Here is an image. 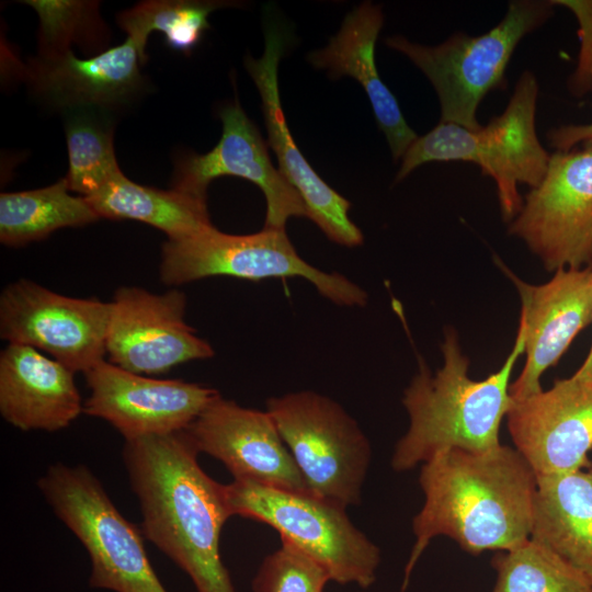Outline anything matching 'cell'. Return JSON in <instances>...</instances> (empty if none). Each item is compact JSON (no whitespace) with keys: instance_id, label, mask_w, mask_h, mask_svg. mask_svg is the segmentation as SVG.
Returning a JSON list of instances; mask_svg holds the SVG:
<instances>
[{"instance_id":"1","label":"cell","mask_w":592,"mask_h":592,"mask_svg":"<svg viewBox=\"0 0 592 592\" xmlns=\"http://www.w3.org/2000/svg\"><path fill=\"white\" fill-rule=\"evenodd\" d=\"M187 432L125 441L123 460L141 512V533L197 592H236L219 537L230 517L224 485L200 466Z\"/></svg>"},{"instance_id":"2","label":"cell","mask_w":592,"mask_h":592,"mask_svg":"<svg viewBox=\"0 0 592 592\" xmlns=\"http://www.w3.org/2000/svg\"><path fill=\"white\" fill-rule=\"evenodd\" d=\"M419 482L425 499L413 519L406 577L435 536H448L473 555L530 539L536 476L517 449L445 451L422 465Z\"/></svg>"},{"instance_id":"3","label":"cell","mask_w":592,"mask_h":592,"mask_svg":"<svg viewBox=\"0 0 592 592\" xmlns=\"http://www.w3.org/2000/svg\"><path fill=\"white\" fill-rule=\"evenodd\" d=\"M441 349L443 366L432 374L419 357L418 373L403 392L410 423L391 457L396 471L409 470L445 451L482 453L501 445L500 424L512 405L510 378L524 353L522 331L517 330L501 368L482 380L469 378V360L455 330L445 331Z\"/></svg>"},{"instance_id":"4","label":"cell","mask_w":592,"mask_h":592,"mask_svg":"<svg viewBox=\"0 0 592 592\" xmlns=\"http://www.w3.org/2000/svg\"><path fill=\"white\" fill-rule=\"evenodd\" d=\"M537 96L535 75L524 71L505 110L487 125L469 129L440 122L418 137L401 158L396 181L429 162L475 163L493 179L502 218L510 223L523 205L519 185L536 187L550 158L536 133Z\"/></svg>"},{"instance_id":"5","label":"cell","mask_w":592,"mask_h":592,"mask_svg":"<svg viewBox=\"0 0 592 592\" xmlns=\"http://www.w3.org/2000/svg\"><path fill=\"white\" fill-rule=\"evenodd\" d=\"M554 7L551 0L511 1L504 18L486 33L469 36L458 32L436 46L412 43L403 36L385 42L430 80L440 101V122L477 129L481 126L476 115L480 102L504 84L516 46L550 18Z\"/></svg>"},{"instance_id":"6","label":"cell","mask_w":592,"mask_h":592,"mask_svg":"<svg viewBox=\"0 0 592 592\" xmlns=\"http://www.w3.org/2000/svg\"><path fill=\"white\" fill-rule=\"evenodd\" d=\"M230 516L265 523L282 540L318 562L330 580L369 588L379 548L349 519L346 508L309 491L298 492L234 480L224 485Z\"/></svg>"},{"instance_id":"7","label":"cell","mask_w":592,"mask_h":592,"mask_svg":"<svg viewBox=\"0 0 592 592\" xmlns=\"http://www.w3.org/2000/svg\"><path fill=\"white\" fill-rule=\"evenodd\" d=\"M37 485L55 515L86 548L91 588L168 592L149 561L143 533L122 515L88 467L53 464Z\"/></svg>"},{"instance_id":"8","label":"cell","mask_w":592,"mask_h":592,"mask_svg":"<svg viewBox=\"0 0 592 592\" xmlns=\"http://www.w3.org/2000/svg\"><path fill=\"white\" fill-rule=\"evenodd\" d=\"M160 280L169 286L213 276L248 281L299 277L335 305L364 307L367 293L337 272H326L306 262L285 229L263 228L250 235H229L213 225L162 244Z\"/></svg>"},{"instance_id":"9","label":"cell","mask_w":592,"mask_h":592,"mask_svg":"<svg viewBox=\"0 0 592 592\" xmlns=\"http://www.w3.org/2000/svg\"><path fill=\"white\" fill-rule=\"evenodd\" d=\"M265 405L308 490L345 508L358 504L372 451L356 420L311 390L272 397Z\"/></svg>"},{"instance_id":"10","label":"cell","mask_w":592,"mask_h":592,"mask_svg":"<svg viewBox=\"0 0 592 592\" xmlns=\"http://www.w3.org/2000/svg\"><path fill=\"white\" fill-rule=\"evenodd\" d=\"M509 234L522 239L547 271L592 265V143L550 153Z\"/></svg>"},{"instance_id":"11","label":"cell","mask_w":592,"mask_h":592,"mask_svg":"<svg viewBox=\"0 0 592 592\" xmlns=\"http://www.w3.org/2000/svg\"><path fill=\"white\" fill-rule=\"evenodd\" d=\"M111 303L75 298L20 278L0 296V337L83 374L105 360Z\"/></svg>"},{"instance_id":"12","label":"cell","mask_w":592,"mask_h":592,"mask_svg":"<svg viewBox=\"0 0 592 592\" xmlns=\"http://www.w3.org/2000/svg\"><path fill=\"white\" fill-rule=\"evenodd\" d=\"M111 303L106 354L112 364L152 376L195 360L213 357V346L185 320L186 296L174 288L153 294L136 286L116 289Z\"/></svg>"},{"instance_id":"13","label":"cell","mask_w":592,"mask_h":592,"mask_svg":"<svg viewBox=\"0 0 592 592\" xmlns=\"http://www.w3.org/2000/svg\"><path fill=\"white\" fill-rule=\"evenodd\" d=\"M89 397L83 412L109 422L125 439L186 430L220 394L181 379H161L101 361L84 373Z\"/></svg>"},{"instance_id":"14","label":"cell","mask_w":592,"mask_h":592,"mask_svg":"<svg viewBox=\"0 0 592 592\" xmlns=\"http://www.w3.org/2000/svg\"><path fill=\"white\" fill-rule=\"evenodd\" d=\"M498 265L519 291L522 310L519 329L526 361L510 396L520 400L542 390L540 377L555 366L577 334L592 323V265L559 269L540 285L517 277L500 260Z\"/></svg>"},{"instance_id":"15","label":"cell","mask_w":592,"mask_h":592,"mask_svg":"<svg viewBox=\"0 0 592 592\" xmlns=\"http://www.w3.org/2000/svg\"><path fill=\"white\" fill-rule=\"evenodd\" d=\"M223 133L208 152L183 153L174 164L172 189L207 201L208 184L221 175L246 179L258 185L266 201L264 228L285 229L292 217H307L305 205L271 162L257 128L236 100L219 111Z\"/></svg>"},{"instance_id":"16","label":"cell","mask_w":592,"mask_h":592,"mask_svg":"<svg viewBox=\"0 0 592 592\" xmlns=\"http://www.w3.org/2000/svg\"><path fill=\"white\" fill-rule=\"evenodd\" d=\"M516 449L535 476L569 474L588 466L592 448V384L574 376L548 390L513 400L506 414Z\"/></svg>"},{"instance_id":"17","label":"cell","mask_w":592,"mask_h":592,"mask_svg":"<svg viewBox=\"0 0 592 592\" xmlns=\"http://www.w3.org/2000/svg\"><path fill=\"white\" fill-rule=\"evenodd\" d=\"M185 431L197 451L223 463L234 480L309 491L266 410L244 408L219 395Z\"/></svg>"},{"instance_id":"18","label":"cell","mask_w":592,"mask_h":592,"mask_svg":"<svg viewBox=\"0 0 592 592\" xmlns=\"http://www.w3.org/2000/svg\"><path fill=\"white\" fill-rule=\"evenodd\" d=\"M285 42L278 27L270 25L265 31L263 55L259 59L248 56L244 60L262 100L269 144L278 159L280 172L300 196L307 217L332 242L357 247L363 243V234L350 218L351 203L315 172L288 129L282 111L277 78Z\"/></svg>"},{"instance_id":"19","label":"cell","mask_w":592,"mask_h":592,"mask_svg":"<svg viewBox=\"0 0 592 592\" xmlns=\"http://www.w3.org/2000/svg\"><path fill=\"white\" fill-rule=\"evenodd\" d=\"M147 55L129 37L88 58L71 50L38 56L27 67L29 82L49 106L110 113L134 101L145 88L140 67Z\"/></svg>"},{"instance_id":"20","label":"cell","mask_w":592,"mask_h":592,"mask_svg":"<svg viewBox=\"0 0 592 592\" xmlns=\"http://www.w3.org/2000/svg\"><path fill=\"white\" fill-rule=\"evenodd\" d=\"M83 412L75 372L41 351L9 343L0 354V413L22 430L55 432Z\"/></svg>"},{"instance_id":"21","label":"cell","mask_w":592,"mask_h":592,"mask_svg":"<svg viewBox=\"0 0 592 592\" xmlns=\"http://www.w3.org/2000/svg\"><path fill=\"white\" fill-rule=\"evenodd\" d=\"M384 24L382 8L368 1L351 11L337 35L323 49L309 54L316 68L327 69L333 78L349 76L367 94L379 129L386 136L395 160L405 156L418 138L407 124L396 98L379 78L375 64V44Z\"/></svg>"},{"instance_id":"22","label":"cell","mask_w":592,"mask_h":592,"mask_svg":"<svg viewBox=\"0 0 592 592\" xmlns=\"http://www.w3.org/2000/svg\"><path fill=\"white\" fill-rule=\"evenodd\" d=\"M530 538L557 554L592 585V460L573 473L536 476Z\"/></svg>"},{"instance_id":"23","label":"cell","mask_w":592,"mask_h":592,"mask_svg":"<svg viewBox=\"0 0 592 592\" xmlns=\"http://www.w3.org/2000/svg\"><path fill=\"white\" fill-rule=\"evenodd\" d=\"M100 218L133 219L181 239L212 226L207 201L175 189L140 185L123 172L92 195L84 197Z\"/></svg>"},{"instance_id":"24","label":"cell","mask_w":592,"mask_h":592,"mask_svg":"<svg viewBox=\"0 0 592 592\" xmlns=\"http://www.w3.org/2000/svg\"><path fill=\"white\" fill-rule=\"evenodd\" d=\"M100 219L89 202L72 195L66 179L36 190L1 193L0 241L21 247L57 229L81 227Z\"/></svg>"},{"instance_id":"25","label":"cell","mask_w":592,"mask_h":592,"mask_svg":"<svg viewBox=\"0 0 592 592\" xmlns=\"http://www.w3.org/2000/svg\"><path fill=\"white\" fill-rule=\"evenodd\" d=\"M69 168V191L88 197L121 173L110 113L93 109L64 112Z\"/></svg>"},{"instance_id":"26","label":"cell","mask_w":592,"mask_h":592,"mask_svg":"<svg viewBox=\"0 0 592 592\" xmlns=\"http://www.w3.org/2000/svg\"><path fill=\"white\" fill-rule=\"evenodd\" d=\"M226 5L225 1H143L121 12L117 24L144 54L150 33L160 32L169 48L190 55L210 27L209 14Z\"/></svg>"},{"instance_id":"27","label":"cell","mask_w":592,"mask_h":592,"mask_svg":"<svg viewBox=\"0 0 592 592\" xmlns=\"http://www.w3.org/2000/svg\"><path fill=\"white\" fill-rule=\"evenodd\" d=\"M491 592H592L588 579L557 554L533 539L500 551Z\"/></svg>"},{"instance_id":"28","label":"cell","mask_w":592,"mask_h":592,"mask_svg":"<svg viewBox=\"0 0 592 592\" xmlns=\"http://www.w3.org/2000/svg\"><path fill=\"white\" fill-rule=\"evenodd\" d=\"M39 18V56L61 54L77 44L94 55L103 52L109 30L96 1L27 0Z\"/></svg>"},{"instance_id":"29","label":"cell","mask_w":592,"mask_h":592,"mask_svg":"<svg viewBox=\"0 0 592 592\" xmlns=\"http://www.w3.org/2000/svg\"><path fill=\"white\" fill-rule=\"evenodd\" d=\"M328 572L292 544L266 556L252 581V592H323Z\"/></svg>"},{"instance_id":"30","label":"cell","mask_w":592,"mask_h":592,"mask_svg":"<svg viewBox=\"0 0 592 592\" xmlns=\"http://www.w3.org/2000/svg\"><path fill=\"white\" fill-rule=\"evenodd\" d=\"M554 5L570 10L578 21L580 50L574 71L569 78L571 94L582 96L592 93V0H551Z\"/></svg>"},{"instance_id":"31","label":"cell","mask_w":592,"mask_h":592,"mask_svg":"<svg viewBox=\"0 0 592 592\" xmlns=\"http://www.w3.org/2000/svg\"><path fill=\"white\" fill-rule=\"evenodd\" d=\"M548 144L559 151L592 143V122L583 125H562L548 130Z\"/></svg>"},{"instance_id":"32","label":"cell","mask_w":592,"mask_h":592,"mask_svg":"<svg viewBox=\"0 0 592 592\" xmlns=\"http://www.w3.org/2000/svg\"><path fill=\"white\" fill-rule=\"evenodd\" d=\"M572 376L582 382L592 384V344L584 362Z\"/></svg>"}]
</instances>
